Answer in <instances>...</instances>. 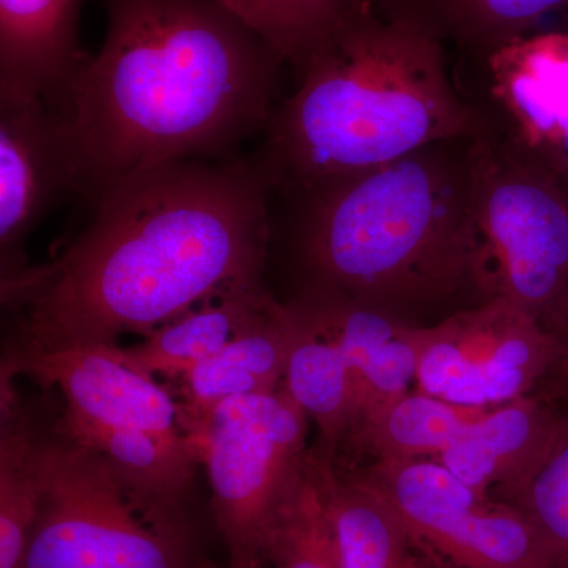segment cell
<instances>
[{
  "instance_id": "obj_1",
  "label": "cell",
  "mask_w": 568,
  "mask_h": 568,
  "mask_svg": "<svg viewBox=\"0 0 568 568\" xmlns=\"http://www.w3.org/2000/svg\"><path fill=\"white\" fill-rule=\"evenodd\" d=\"M272 194L256 153L119 182L59 256L2 280L17 324L9 354L144 338L231 284L264 280Z\"/></svg>"
},
{
  "instance_id": "obj_2",
  "label": "cell",
  "mask_w": 568,
  "mask_h": 568,
  "mask_svg": "<svg viewBox=\"0 0 568 568\" xmlns=\"http://www.w3.org/2000/svg\"><path fill=\"white\" fill-rule=\"evenodd\" d=\"M102 48L63 115L92 205L119 182L182 160L234 156L274 114L278 54L219 0H100Z\"/></svg>"
},
{
  "instance_id": "obj_3",
  "label": "cell",
  "mask_w": 568,
  "mask_h": 568,
  "mask_svg": "<svg viewBox=\"0 0 568 568\" xmlns=\"http://www.w3.org/2000/svg\"><path fill=\"white\" fill-rule=\"evenodd\" d=\"M474 138L272 194L271 226L287 231L298 272L294 295L343 298L416 325L488 301Z\"/></svg>"
},
{
  "instance_id": "obj_4",
  "label": "cell",
  "mask_w": 568,
  "mask_h": 568,
  "mask_svg": "<svg viewBox=\"0 0 568 568\" xmlns=\"http://www.w3.org/2000/svg\"><path fill=\"white\" fill-rule=\"evenodd\" d=\"M446 41L398 0H365L301 63L260 151L272 192L402 159L480 125L454 80Z\"/></svg>"
},
{
  "instance_id": "obj_5",
  "label": "cell",
  "mask_w": 568,
  "mask_h": 568,
  "mask_svg": "<svg viewBox=\"0 0 568 568\" xmlns=\"http://www.w3.org/2000/svg\"><path fill=\"white\" fill-rule=\"evenodd\" d=\"M40 497L24 568H189L182 508L134 493L95 452L37 428Z\"/></svg>"
},
{
  "instance_id": "obj_6",
  "label": "cell",
  "mask_w": 568,
  "mask_h": 568,
  "mask_svg": "<svg viewBox=\"0 0 568 568\" xmlns=\"http://www.w3.org/2000/svg\"><path fill=\"white\" fill-rule=\"evenodd\" d=\"M476 219L487 298L517 305L568 364V189L536 164L474 138Z\"/></svg>"
},
{
  "instance_id": "obj_7",
  "label": "cell",
  "mask_w": 568,
  "mask_h": 568,
  "mask_svg": "<svg viewBox=\"0 0 568 568\" xmlns=\"http://www.w3.org/2000/svg\"><path fill=\"white\" fill-rule=\"evenodd\" d=\"M308 420L282 386L226 399L186 428L207 470L231 562L265 560L267 530L304 476Z\"/></svg>"
},
{
  "instance_id": "obj_8",
  "label": "cell",
  "mask_w": 568,
  "mask_h": 568,
  "mask_svg": "<svg viewBox=\"0 0 568 568\" xmlns=\"http://www.w3.org/2000/svg\"><path fill=\"white\" fill-rule=\"evenodd\" d=\"M417 347V390L444 402L493 409L560 396L562 347L506 298L418 325Z\"/></svg>"
},
{
  "instance_id": "obj_9",
  "label": "cell",
  "mask_w": 568,
  "mask_h": 568,
  "mask_svg": "<svg viewBox=\"0 0 568 568\" xmlns=\"http://www.w3.org/2000/svg\"><path fill=\"white\" fill-rule=\"evenodd\" d=\"M362 476L418 551L448 568H560L521 511L467 487L433 459L375 462Z\"/></svg>"
},
{
  "instance_id": "obj_10",
  "label": "cell",
  "mask_w": 568,
  "mask_h": 568,
  "mask_svg": "<svg viewBox=\"0 0 568 568\" xmlns=\"http://www.w3.org/2000/svg\"><path fill=\"white\" fill-rule=\"evenodd\" d=\"M71 196H80V178L63 112L43 100L0 103L2 280L29 267L26 241Z\"/></svg>"
},
{
  "instance_id": "obj_11",
  "label": "cell",
  "mask_w": 568,
  "mask_h": 568,
  "mask_svg": "<svg viewBox=\"0 0 568 568\" xmlns=\"http://www.w3.org/2000/svg\"><path fill=\"white\" fill-rule=\"evenodd\" d=\"M24 375L63 396L58 426L144 429L159 435H186L179 403L152 377L112 357L108 346L74 347L44 354H7L2 379Z\"/></svg>"
},
{
  "instance_id": "obj_12",
  "label": "cell",
  "mask_w": 568,
  "mask_h": 568,
  "mask_svg": "<svg viewBox=\"0 0 568 568\" xmlns=\"http://www.w3.org/2000/svg\"><path fill=\"white\" fill-rule=\"evenodd\" d=\"M80 0H0V103L65 106L88 54L78 43Z\"/></svg>"
},
{
  "instance_id": "obj_13",
  "label": "cell",
  "mask_w": 568,
  "mask_h": 568,
  "mask_svg": "<svg viewBox=\"0 0 568 568\" xmlns=\"http://www.w3.org/2000/svg\"><path fill=\"white\" fill-rule=\"evenodd\" d=\"M274 301V295L265 290L264 280L231 284L185 315L155 328L144 336V342L126 347L108 346V351L142 376L178 381L219 354Z\"/></svg>"
},
{
  "instance_id": "obj_14",
  "label": "cell",
  "mask_w": 568,
  "mask_h": 568,
  "mask_svg": "<svg viewBox=\"0 0 568 568\" xmlns=\"http://www.w3.org/2000/svg\"><path fill=\"white\" fill-rule=\"evenodd\" d=\"M559 409L544 396L485 409L436 462L467 487L491 496L518 480L544 454Z\"/></svg>"
},
{
  "instance_id": "obj_15",
  "label": "cell",
  "mask_w": 568,
  "mask_h": 568,
  "mask_svg": "<svg viewBox=\"0 0 568 568\" xmlns=\"http://www.w3.org/2000/svg\"><path fill=\"white\" fill-rule=\"evenodd\" d=\"M291 349V315L286 302H272L219 354L179 377L182 428H190L213 407L237 396L278 390Z\"/></svg>"
},
{
  "instance_id": "obj_16",
  "label": "cell",
  "mask_w": 568,
  "mask_h": 568,
  "mask_svg": "<svg viewBox=\"0 0 568 568\" xmlns=\"http://www.w3.org/2000/svg\"><path fill=\"white\" fill-rule=\"evenodd\" d=\"M291 315V349L283 386L315 422L321 450L335 458L357 422V387L349 358L297 298L286 301Z\"/></svg>"
},
{
  "instance_id": "obj_17",
  "label": "cell",
  "mask_w": 568,
  "mask_h": 568,
  "mask_svg": "<svg viewBox=\"0 0 568 568\" xmlns=\"http://www.w3.org/2000/svg\"><path fill=\"white\" fill-rule=\"evenodd\" d=\"M342 568H417V549L394 508L362 474L345 476L315 450Z\"/></svg>"
},
{
  "instance_id": "obj_18",
  "label": "cell",
  "mask_w": 568,
  "mask_h": 568,
  "mask_svg": "<svg viewBox=\"0 0 568 568\" xmlns=\"http://www.w3.org/2000/svg\"><path fill=\"white\" fill-rule=\"evenodd\" d=\"M457 48L459 55L481 54L536 31L560 13L568 0H398Z\"/></svg>"
},
{
  "instance_id": "obj_19",
  "label": "cell",
  "mask_w": 568,
  "mask_h": 568,
  "mask_svg": "<svg viewBox=\"0 0 568 568\" xmlns=\"http://www.w3.org/2000/svg\"><path fill=\"white\" fill-rule=\"evenodd\" d=\"M36 425L2 387L0 432V568H24L40 485L33 454Z\"/></svg>"
},
{
  "instance_id": "obj_20",
  "label": "cell",
  "mask_w": 568,
  "mask_h": 568,
  "mask_svg": "<svg viewBox=\"0 0 568 568\" xmlns=\"http://www.w3.org/2000/svg\"><path fill=\"white\" fill-rule=\"evenodd\" d=\"M268 568H342L315 450L264 541Z\"/></svg>"
},
{
  "instance_id": "obj_21",
  "label": "cell",
  "mask_w": 568,
  "mask_h": 568,
  "mask_svg": "<svg viewBox=\"0 0 568 568\" xmlns=\"http://www.w3.org/2000/svg\"><path fill=\"white\" fill-rule=\"evenodd\" d=\"M491 497L521 511L544 538L560 568H568V399L544 454Z\"/></svg>"
},
{
  "instance_id": "obj_22",
  "label": "cell",
  "mask_w": 568,
  "mask_h": 568,
  "mask_svg": "<svg viewBox=\"0 0 568 568\" xmlns=\"http://www.w3.org/2000/svg\"><path fill=\"white\" fill-rule=\"evenodd\" d=\"M286 62H302L321 40L365 0H219Z\"/></svg>"
},
{
  "instance_id": "obj_23",
  "label": "cell",
  "mask_w": 568,
  "mask_h": 568,
  "mask_svg": "<svg viewBox=\"0 0 568 568\" xmlns=\"http://www.w3.org/2000/svg\"><path fill=\"white\" fill-rule=\"evenodd\" d=\"M200 568H268L267 560H256V562H231L227 567H216L211 562H204Z\"/></svg>"
},
{
  "instance_id": "obj_24",
  "label": "cell",
  "mask_w": 568,
  "mask_h": 568,
  "mask_svg": "<svg viewBox=\"0 0 568 568\" xmlns=\"http://www.w3.org/2000/svg\"><path fill=\"white\" fill-rule=\"evenodd\" d=\"M417 568H448V567L444 566V564H440L439 560L433 559L432 556L425 555V552L418 551V549H417Z\"/></svg>"
},
{
  "instance_id": "obj_25",
  "label": "cell",
  "mask_w": 568,
  "mask_h": 568,
  "mask_svg": "<svg viewBox=\"0 0 568 568\" xmlns=\"http://www.w3.org/2000/svg\"><path fill=\"white\" fill-rule=\"evenodd\" d=\"M562 399H568V365L564 369L562 376Z\"/></svg>"
}]
</instances>
